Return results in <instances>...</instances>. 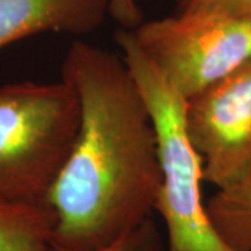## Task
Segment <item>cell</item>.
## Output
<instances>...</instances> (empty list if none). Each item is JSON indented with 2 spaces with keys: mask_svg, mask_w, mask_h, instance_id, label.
Masks as SVG:
<instances>
[{
  "mask_svg": "<svg viewBox=\"0 0 251 251\" xmlns=\"http://www.w3.org/2000/svg\"><path fill=\"white\" fill-rule=\"evenodd\" d=\"M62 78L80 99V127L45 198L53 247L98 250L152 216L162 181L158 135L123 57L74 41Z\"/></svg>",
  "mask_w": 251,
  "mask_h": 251,
  "instance_id": "obj_1",
  "label": "cell"
},
{
  "mask_svg": "<svg viewBox=\"0 0 251 251\" xmlns=\"http://www.w3.org/2000/svg\"><path fill=\"white\" fill-rule=\"evenodd\" d=\"M115 41L134 77L158 135L162 181L155 209L166 229V251H239L216 230L202 200V162L184 127L186 100L148 60L130 29Z\"/></svg>",
  "mask_w": 251,
  "mask_h": 251,
  "instance_id": "obj_2",
  "label": "cell"
},
{
  "mask_svg": "<svg viewBox=\"0 0 251 251\" xmlns=\"http://www.w3.org/2000/svg\"><path fill=\"white\" fill-rule=\"evenodd\" d=\"M80 127L70 82L0 87V198L45 202Z\"/></svg>",
  "mask_w": 251,
  "mask_h": 251,
  "instance_id": "obj_3",
  "label": "cell"
},
{
  "mask_svg": "<svg viewBox=\"0 0 251 251\" xmlns=\"http://www.w3.org/2000/svg\"><path fill=\"white\" fill-rule=\"evenodd\" d=\"M135 44L184 100L251 59V21L190 10L143 21Z\"/></svg>",
  "mask_w": 251,
  "mask_h": 251,
  "instance_id": "obj_4",
  "label": "cell"
},
{
  "mask_svg": "<svg viewBox=\"0 0 251 251\" xmlns=\"http://www.w3.org/2000/svg\"><path fill=\"white\" fill-rule=\"evenodd\" d=\"M184 127L204 181L226 188L251 177V59L186 100Z\"/></svg>",
  "mask_w": 251,
  "mask_h": 251,
  "instance_id": "obj_5",
  "label": "cell"
},
{
  "mask_svg": "<svg viewBox=\"0 0 251 251\" xmlns=\"http://www.w3.org/2000/svg\"><path fill=\"white\" fill-rule=\"evenodd\" d=\"M108 13L106 0H0V50L42 32L84 35Z\"/></svg>",
  "mask_w": 251,
  "mask_h": 251,
  "instance_id": "obj_6",
  "label": "cell"
},
{
  "mask_svg": "<svg viewBox=\"0 0 251 251\" xmlns=\"http://www.w3.org/2000/svg\"><path fill=\"white\" fill-rule=\"evenodd\" d=\"M54 215L46 202L0 198V251H54Z\"/></svg>",
  "mask_w": 251,
  "mask_h": 251,
  "instance_id": "obj_7",
  "label": "cell"
},
{
  "mask_svg": "<svg viewBox=\"0 0 251 251\" xmlns=\"http://www.w3.org/2000/svg\"><path fill=\"white\" fill-rule=\"evenodd\" d=\"M206 209L226 242L239 251H251V177L218 188L206 201Z\"/></svg>",
  "mask_w": 251,
  "mask_h": 251,
  "instance_id": "obj_8",
  "label": "cell"
},
{
  "mask_svg": "<svg viewBox=\"0 0 251 251\" xmlns=\"http://www.w3.org/2000/svg\"><path fill=\"white\" fill-rule=\"evenodd\" d=\"M54 251L72 250L54 249ZM92 251H166V246L162 242L161 233L155 225L153 216H151L113 244Z\"/></svg>",
  "mask_w": 251,
  "mask_h": 251,
  "instance_id": "obj_9",
  "label": "cell"
},
{
  "mask_svg": "<svg viewBox=\"0 0 251 251\" xmlns=\"http://www.w3.org/2000/svg\"><path fill=\"white\" fill-rule=\"evenodd\" d=\"M179 11L206 10L251 21V0H176Z\"/></svg>",
  "mask_w": 251,
  "mask_h": 251,
  "instance_id": "obj_10",
  "label": "cell"
},
{
  "mask_svg": "<svg viewBox=\"0 0 251 251\" xmlns=\"http://www.w3.org/2000/svg\"><path fill=\"white\" fill-rule=\"evenodd\" d=\"M108 13L126 29H134L143 23V11L137 0H106Z\"/></svg>",
  "mask_w": 251,
  "mask_h": 251,
  "instance_id": "obj_11",
  "label": "cell"
}]
</instances>
